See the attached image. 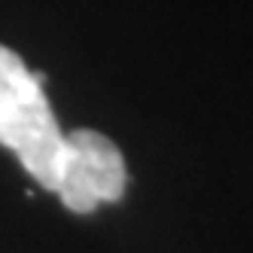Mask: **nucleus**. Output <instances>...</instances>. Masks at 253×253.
<instances>
[{"mask_svg":"<svg viewBox=\"0 0 253 253\" xmlns=\"http://www.w3.org/2000/svg\"><path fill=\"white\" fill-rule=\"evenodd\" d=\"M0 147L12 150L25 171L55 192L64 134L43 92V77L31 74L12 49L0 46Z\"/></svg>","mask_w":253,"mask_h":253,"instance_id":"nucleus-1","label":"nucleus"},{"mask_svg":"<svg viewBox=\"0 0 253 253\" xmlns=\"http://www.w3.org/2000/svg\"><path fill=\"white\" fill-rule=\"evenodd\" d=\"M128 186V171L119 147L101 131L77 128L64 134V156L55 195L74 213H92L98 205L119 202Z\"/></svg>","mask_w":253,"mask_h":253,"instance_id":"nucleus-2","label":"nucleus"}]
</instances>
